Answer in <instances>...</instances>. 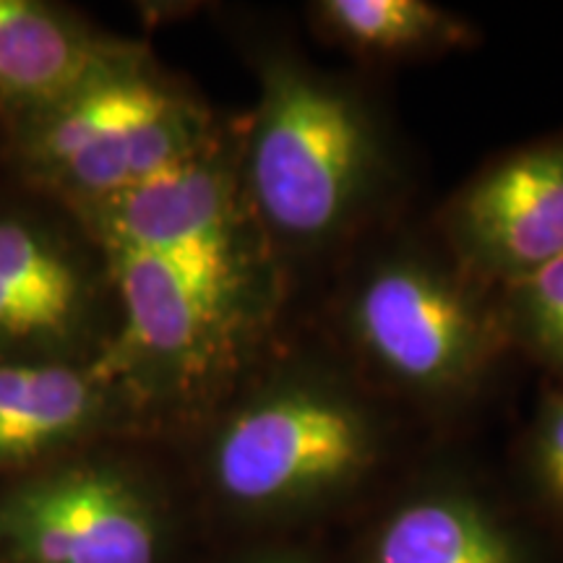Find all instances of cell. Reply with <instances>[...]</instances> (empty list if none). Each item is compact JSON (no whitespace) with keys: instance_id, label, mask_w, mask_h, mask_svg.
<instances>
[{"instance_id":"10","label":"cell","mask_w":563,"mask_h":563,"mask_svg":"<svg viewBox=\"0 0 563 563\" xmlns=\"http://www.w3.org/2000/svg\"><path fill=\"white\" fill-rule=\"evenodd\" d=\"M368 563H532V555L473 493L428 488L386 514Z\"/></svg>"},{"instance_id":"9","label":"cell","mask_w":563,"mask_h":563,"mask_svg":"<svg viewBox=\"0 0 563 563\" xmlns=\"http://www.w3.org/2000/svg\"><path fill=\"white\" fill-rule=\"evenodd\" d=\"M133 45L55 5L0 0V112L55 100Z\"/></svg>"},{"instance_id":"14","label":"cell","mask_w":563,"mask_h":563,"mask_svg":"<svg viewBox=\"0 0 563 563\" xmlns=\"http://www.w3.org/2000/svg\"><path fill=\"white\" fill-rule=\"evenodd\" d=\"M251 563H300L298 559H292V555H282V553H269V555H262V559L251 561Z\"/></svg>"},{"instance_id":"4","label":"cell","mask_w":563,"mask_h":563,"mask_svg":"<svg viewBox=\"0 0 563 563\" xmlns=\"http://www.w3.org/2000/svg\"><path fill=\"white\" fill-rule=\"evenodd\" d=\"M340 323L363 371L418 405L464 399L511 350L496 292L446 253L394 249L371 258L342 295Z\"/></svg>"},{"instance_id":"7","label":"cell","mask_w":563,"mask_h":563,"mask_svg":"<svg viewBox=\"0 0 563 563\" xmlns=\"http://www.w3.org/2000/svg\"><path fill=\"white\" fill-rule=\"evenodd\" d=\"M443 253L483 290L563 258V131L485 162L439 211Z\"/></svg>"},{"instance_id":"1","label":"cell","mask_w":563,"mask_h":563,"mask_svg":"<svg viewBox=\"0 0 563 563\" xmlns=\"http://www.w3.org/2000/svg\"><path fill=\"white\" fill-rule=\"evenodd\" d=\"M258 102L238 146L245 203L282 264L340 249L382 207L389 136L355 84L279 45L256 51Z\"/></svg>"},{"instance_id":"3","label":"cell","mask_w":563,"mask_h":563,"mask_svg":"<svg viewBox=\"0 0 563 563\" xmlns=\"http://www.w3.org/2000/svg\"><path fill=\"white\" fill-rule=\"evenodd\" d=\"M3 115L24 186L70 211L136 191L224 136L201 97L139 42L55 100Z\"/></svg>"},{"instance_id":"6","label":"cell","mask_w":563,"mask_h":563,"mask_svg":"<svg viewBox=\"0 0 563 563\" xmlns=\"http://www.w3.org/2000/svg\"><path fill=\"white\" fill-rule=\"evenodd\" d=\"M165 548L157 490L118 456L76 449L0 490V563H162Z\"/></svg>"},{"instance_id":"5","label":"cell","mask_w":563,"mask_h":563,"mask_svg":"<svg viewBox=\"0 0 563 563\" xmlns=\"http://www.w3.org/2000/svg\"><path fill=\"white\" fill-rule=\"evenodd\" d=\"M118 329L108 262L63 203H0V361H102Z\"/></svg>"},{"instance_id":"12","label":"cell","mask_w":563,"mask_h":563,"mask_svg":"<svg viewBox=\"0 0 563 563\" xmlns=\"http://www.w3.org/2000/svg\"><path fill=\"white\" fill-rule=\"evenodd\" d=\"M496 306L509 347L522 350L563 389V258L498 287Z\"/></svg>"},{"instance_id":"11","label":"cell","mask_w":563,"mask_h":563,"mask_svg":"<svg viewBox=\"0 0 563 563\" xmlns=\"http://www.w3.org/2000/svg\"><path fill=\"white\" fill-rule=\"evenodd\" d=\"M316 37L363 63H412L473 45L467 19L428 0H316L308 5Z\"/></svg>"},{"instance_id":"13","label":"cell","mask_w":563,"mask_h":563,"mask_svg":"<svg viewBox=\"0 0 563 563\" xmlns=\"http://www.w3.org/2000/svg\"><path fill=\"white\" fill-rule=\"evenodd\" d=\"M527 464L540 501L563 525V389L555 384L540 391L534 407Z\"/></svg>"},{"instance_id":"2","label":"cell","mask_w":563,"mask_h":563,"mask_svg":"<svg viewBox=\"0 0 563 563\" xmlns=\"http://www.w3.org/2000/svg\"><path fill=\"white\" fill-rule=\"evenodd\" d=\"M207 418L209 488L249 517L332 501L365 481L384 452L373 399L344 373L313 361L253 371Z\"/></svg>"},{"instance_id":"8","label":"cell","mask_w":563,"mask_h":563,"mask_svg":"<svg viewBox=\"0 0 563 563\" xmlns=\"http://www.w3.org/2000/svg\"><path fill=\"white\" fill-rule=\"evenodd\" d=\"M136 422L102 361H0V473H26Z\"/></svg>"}]
</instances>
